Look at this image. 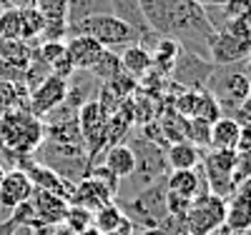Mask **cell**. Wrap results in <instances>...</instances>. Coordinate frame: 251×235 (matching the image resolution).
<instances>
[{"label": "cell", "mask_w": 251, "mask_h": 235, "mask_svg": "<svg viewBox=\"0 0 251 235\" xmlns=\"http://www.w3.org/2000/svg\"><path fill=\"white\" fill-rule=\"evenodd\" d=\"M186 140L194 143L199 150H208L211 148V123L199 120V118H188L186 120Z\"/></svg>", "instance_id": "cell-27"}, {"label": "cell", "mask_w": 251, "mask_h": 235, "mask_svg": "<svg viewBox=\"0 0 251 235\" xmlns=\"http://www.w3.org/2000/svg\"><path fill=\"white\" fill-rule=\"evenodd\" d=\"M100 85H103V83H100L91 70H75V73L68 78L66 100H63L60 108L66 110V113H71V115H78V110L83 108V105L98 98Z\"/></svg>", "instance_id": "cell-9"}, {"label": "cell", "mask_w": 251, "mask_h": 235, "mask_svg": "<svg viewBox=\"0 0 251 235\" xmlns=\"http://www.w3.org/2000/svg\"><path fill=\"white\" fill-rule=\"evenodd\" d=\"M71 35H88V38L98 40L106 50H116V53L133 45V43H141V35L128 23H123L121 18H116L113 13H103V15L80 20V23L68 28V38Z\"/></svg>", "instance_id": "cell-3"}, {"label": "cell", "mask_w": 251, "mask_h": 235, "mask_svg": "<svg viewBox=\"0 0 251 235\" xmlns=\"http://www.w3.org/2000/svg\"><path fill=\"white\" fill-rule=\"evenodd\" d=\"M66 88H68V80H63L58 75H50L48 80H43L38 88L30 93V100H28V110L43 120L46 115H50L58 105H63L66 100Z\"/></svg>", "instance_id": "cell-10"}, {"label": "cell", "mask_w": 251, "mask_h": 235, "mask_svg": "<svg viewBox=\"0 0 251 235\" xmlns=\"http://www.w3.org/2000/svg\"><path fill=\"white\" fill-rule=\"evenodd\" d=\"M226 220V200L219 195L196 198L183 215L188 235H214Z\"/></svg>", "instance_id": "cell-7"}, {"label": "cell", "mask_w": 251, "mask_h": 235, "mask_svg": "<svg viewBox=\"0 0 251 235\" xmlns=\"http://www.w3.org/2000/svg\"><path fill=\"white\" fill-rule=\"evenodd\" d=\"M118 58H121V68H123V73H128L131 78H136V80H141L146 73L151 70V50L149 48H143L141 43H133V45H128V48H123L121 53H118Z\"/></svg>", "instance_id": "cell-17"}, {"label": "cell", "mask_w": 251, "mask_h": 235, "mask_svg": "<svg viewBox=\"0 0 251 235\" xmlns=\"http://www.w3.org/2000/svg\"><path fill=\"white\" fill-rule=\"evenodd\" d=\"M5 3H8L10 8H15V10H23V8H33L35 0H5Z\"/></svg>", "instance_id": "cell-37"}, {"label": "cell", "mask_w": 251, "mask_h": 235, "mask_svg": "<svg viewBox=\"0 0 251 235\" xmlns=\"http://www.w3.org/2000/svg\"><path fill=\"white\" fill-rule=\"evenodd\" d=\"M123 220H126V215H123V210L116 203H111V205H106V208H100V210L93 213V225L103 235H113Z\"/></svg>", "instance_id": "cell-24"}, {"label": "cell", "mask_w": 251, "mask_h": 235, "mask_svg": "<svg viewBox=\"0 0 251 235\" xmlns=\"http://www.w3.org/2000/svg\"><path fill=\"white\" fill-rule=\"evenodd\" d=\"M166 163H169V170H194L201 163V150L188 140L171 143L166 148Z\"/></svg>", "instance_id": "cell-19"}, {"label": "cell", "mask_w": 251, "mask_h": 235, "mask_svg": "<svg viewBox=\"0 0 251 235\" xmlns=\"http://www.w3.org/2000/svg\"><path fill=\"white\" fill-rule=\"evenodd\" d=\"M201 168L206 173L211 195H219L224 200L234 195V190H236V183H234L236 150H216V148L201 150Z\"/></svg>", "instance_id": "cell-6"}, {"label": "cell", "mask_w": 251, "mask_h": 235, "mask_svg": "<svg viewBox=\"0 0 251 235\" xmlns=\"http://www.w3.org/2000/svg\"><path fill=\"white\" fill-rule=\"evenodd\" d=\"M80 235H103V233H100V230H98V228H96V225H91V228H88V230H83V233H80Z\"/></svg>", "instance_id": "cell-42"}, {"label": "cell", "mask_w": 251, "mask_h": 235, "mask_svg": "<svg viewBox=\"0 0 251 235\" xmlns=\"http://www.w3.org/2000/svg\"><path fill=\"white\" fill-rule=\"evenodd\" d=\"M208 53H211L214 65H239V63H244L251 55V43L219 30L211 40V50Z\"/></svg>", "instance_id": "cell-14"}, {"label": "cell", "mask_w": 251, "mask_h": 235, "mask_svg": "<svg viewBox=\"0 0 251 235\" xmlns=\"http://www.w3.org/2000/svg\"><path fill=\"white\" fill-rule=\"evenodd\" d=\"M53 75V70H50V65L46 60H40L38 58V53H33V58H30V63L25 65V70H23V83H25V88H28V93H33L35 88L43 80H48Z\"/></svg>", "instance_id": "cell-26"}, {"label": "cell", "mask_w": 251, "mask_h": 235, "mask_svg": "<svg viewBox=\"0 0 251 235\" xmlns=\"http://www.w3.org/2000/svg\"><path fill=\"white\" fill-rule=\"evenodd\" d=\"M241 235H251V228H249V230H244V233H241Z\"/></svg>", "instance_id": "cell-44"}, {"label": "cell", "mask_w": 251, "mask_h": 235, "mask_svg": "<svg viewBox=\"0 0 251 235\" xmlns=\"http://www.w3.org/2000/svg\"><path fill=\"white\" fill-rule=\"evenodd\" d=\"M103 13H113L111 0H68V28L86 18L103 15Z\"/></svg>", "instance_id": "cell-22"}, {"label": "cell", "mask_w": 251, "mask_h": 235, "mask_svg": "<svg viewBox=\"0 0 251 235\" xmlns=\"http://www.w3.org/2000/svg\"><path fill=\"white\" fill-rule=\"evenodd\" d=\"M194 118H199V120H206V123H216L219 118H221V110H219V103L208 95L206 90H201L199 93V98H196V108H194Z\"/></svg>", "instance_id": "cell-30"}, {"label": "cell", "mask_w": 251, "mask_h": 235, "mask_svg": "<svg viewBox=\"0 0 251 235\" xmlns=\"http://www.w3.org/2000/svg\"><path fill=\"white\" fill-rule=\"evenodd\" d=\"M40 143H43V120H38L30 110L18 108L0 115V145L13 160V168L18 158L33 155Z\"/></svg>", "instance_id": "cell-1"}, {"label": "cell", "mask_w": 251, "mask_h": 235, "mask_svg": "<svg viewBox=\"0 0 251 235\" xmlns=\"http://www.w3.org/2000/svg\"><path fill=\"white\" fill-rule=\"evenodd\" d=\"M18 228V223L13 220V215H10V220H5V223H0V235H13V230Z\"/></svg>", "instance_id": "cell-38"}, {"label": "cell", "mask_w": 251, "mask_h": 235, "mask_svg": "<svg viewBox=\"0 0 251 235\" xmlns=\"http://www.w3.org/2000/svg\"><path fill=\"white\" fill-rule=\"evenodd\" d=\"M216 70V65L211 60H206V58H199L194 53H188L181 48L176 63H174V70H171V80L176 85H181V88L186 90H196L201 93L206 88V83L208 78H211V73Z\"/></svg>", "instance_id": "cell-8"}, {"label": "cell", "mask_w": 251, "mask_h": 235, "mask_svg": "<svg viewBox=\"0 0 251 235\" xmlns=\"http://www.w3.org/2000/svg\"><path fill=\"white\" fill-rule=\"evenodd\" d=\"M3 175H5V168H3V165H0V180H3Z\"/></svg>", "instance_id": "cell-43"}, {"label": "cell", "mask_w": 251, "mask_h": 235, "mask_svg": "<svg viewBox=\"0 0 251 235\" xmlns=\"http://www.w3.org/2000/svg\"><path fill=\"white\" fill-rule=\"evenodd\" d=\"M231 198H241V200L251 203V175L236 185V190H234V195H231Z\"/></svg>", "instance_id": "cell-35"}, {"label": "cell", "mask_w": 251, "mask_h": 235, "mask_svg": "<svg viewBox=\"0 0 251 235\" xmlns=\"http://www.w3.org/2000/svg\"><path fill=\"white\" fill-rule=\"evenodd\" d=\"M239 140H241V125L236 118L221 115L211 125V148H216V150H236Z\"/></svg>", "instance_id": "cell-18"}, {"label": "cell", "mask_w": 251, "mask_h": 235, "mask_svg": "<svg viewBox=\"0 0 251 235\" xmlns=\"http://www.w3.org/2000/svg\"><path fill=\"white\" fill-rule=\"evenodd\" d=\"M30 208H33V215H35V223H33V230L38 228H46V225H60L63 218H66V210H68V200L60 198L55 193H48V190H33L30 195Z\"/></svg>", "instance_id": "cell-11"}, {"label": "cell", "mask_w": 251, "mask_h": 235, "mask_svg": "<svg viewBox=\"0 0 251 235\" xmlns=\"http://www.w3.org/2000/svg\"><path fill=\"white\" fill-rule=\"evenodd\" d=\"M50 70H53V75H58V78H63V80H68V78L75 73V65L71 63V58H68V53H66V55H60V58L53 63Z\"/></svg>", "instance_id": "cell-34"}, {"label": "cell", "mask_w": 251, "mask_h": 235, "mask_svg": "<svg viewBox=\"0 0 251 235\" xmlns=\"http://www.w3.org/2000/svg\"><path fill=\"white\" fill-rule=\"evenodd\" d=\"M226 228H231L236 233H244L251 228V203L241 200V198H228L226 200Z\"/></svg>", "instance_id": "cell-23"}, {"label": "cell", "mask_w": 251, "mask_h": 235, "mask_svg": "<svg viewBox=\"0 0 251 235\" xmlns=\"http://www.w3.org/2000/svg\"><path fill=\"white\" fill-rule=\"evenodd\" d=\"M181 53V45H178V40L174 38H158V43L153 45L151 50V63H153V70L166 75V78H171V70H174V63Z\"/></svg>", "instance_id": "cell-21"}, {"label": "cell", "mask_w": 251, "mask_h": 235, "mask_svg": "<svg viewBox=\"0 0 251 235\" xmlns=\"http://www.w3.org/2000/svg\"><path fill=\"white\" fill-rule=\"evenodd\" d=\"M234 118L239 120V125H251V95L246 98V103L239 108V113H236Z\"/></svg>", "instance_id": "cell-36"}, {"label": "cell", "mask_w": 251, "mask_h": 235, "mask_svg": "<svg viewBox=\"0 0 251 235\" xmlns=\"http://www.w3.org/2000/svg\"><path fill=\"white\" fill-rule=\"evenodd\" d=\"M194 200H186L176 193H171V190H166V210H169V215H176V218H183L188 208H191Z\"/></svg>", "instance_id": "cell-32"}, {"label": "cell", "mask_w": 251, "mask_h": 235, "mask_svg": "<svg viewBox=\"0 0 251 235\" xmlns=\"http://www.w3.org/2000/svg\"><path fill=\"white\" fill-rule=\"evenodd\" d=\"M111 203H116V193L108 185H103L98 178H93V175L80 178L75 183V188H73V195H71V205L88 208L91 213L106 208Z\"/></svg>", "instance_id": "cell-12"}, {"label": "cell", "mask_w": 251, "mask_h": 235, "mask_svg": "<svg viewBox=\"0 0 251 235\" xmlns=\"http://www.w3.org/2000/svg\"><path fill=\"white\" fill-rule=\"evenodd\" d=\"M33 190L35 188H33L30 178L25 175V170L10 168V170H5L3 180H0V205L8 208V210H15L18 205L30 200Z\"/></svg>", "instance_id": "cell-13"}, {"label": "cell", "mask_w": 251, "mask_h": 235, "mask_svg": "<svg viewBox=\"0 0 251 235\" xmlns=\"http://www.w3.org/2000/svg\"><path fill=\"white\" fill-rule=\"evenodd\" d=\"M10 215H13V210H8V208H3V205H0V223L10 220Z\"/></svg>", "instance_id": "cell-40"}, {"label": "cell", "mask_w": 251, "mask_h": 235, "mask_svg": "<svg viewBox=\"0 0 251 235\" xmlns=\"http://www.w3.org/2000/svg\"><path fill=\"white\" fill-rule=\"evenodd\" d=\"M111 10H113L116 18H121L123 23H128V25L141 35V45H143V48L153 50V45L158 43L161 35H156V33L149 28V23H146V18H143V13H141V3H138V0H111Z\"/></svg>", "instance_id": "cell-15"}, {"label": "cell", "mask_w": 251, "mask_h": 235, "mask_svg": "<svg viewBox=\"0 0 251 235\" xmlns=\"http://www.w3.org/2000/svg\"><path fill=\"white\" fill-rule=\"evenodd\" d=\"M203 90L219 103L221 115L234 118L246 103V98L251 95V80L244 75V63H239V65H216Z\"/></svg>", "instance_id": "cell-2"}, {"label": "cell", "mask_w": 251, "mask_h": 235, "mask_svg": "<svg viewBox=\"0 0 251 235\" xmlns=\"http://www.w3.org/2000/svg\"><path fill=\"white\" fill-rule=\"evenodd\" d=\"M33 158L71 183H78L80 178H86L91 170L86 145H60V143L43 140L38 145V150L33 153Z\"/></svg>", "instance_id": "cell-4"}, {"label": "cell", "mask_w": 251, "mask_h": 235, "mask_svg": "<svg viewBox=\"0 0 251 235\" xmlns=\"http://www.w3.org/2000/svg\"><path fill=\"white\" fill-rule=\"evenodd\" d=\"M244 75H246V78L251 80V55H249V58L244 60Z\"/></svg>", "instance_id": "cell-41"}, {"label": "cell", "mask_w": 251, "mask_h": 235, "mask_svg": "<svg viewBox=\"0 0 251 235\" xmlns=\"http://www.w3.org/2000/svg\"><path fill=\"white\" fill-rule=\"evenodd\" d=\"M111 173L118 175V180H126L133 175L136 170V158H133V150L128 148V143H121V145H113L106 150V160H103Z\"/></svg>", "instance_id": "cell-20"}, {"label": "cell", "mask_w": 251, "mask_h": 235, "mask_svg": "<svg viewBox=\"0 0 251 235\" xmlns=\"http://www.w3.org/2000/svg\"><path fill=\"white\" fill-rule=\"evenodd\" d=\"M38 58L40 60H46L48 65H53V63L60 58V55H66V40H50V43H43L38 50Z\"/></svg>", "instance_id": "cell-31"}, {"label": "cell", "mask_w": 251, "mask_h": 235, "mask_svg": "<svg viewBox=\"0 0 251 235\" xmlns=\"http://www.w3.org/2000/svg\"><path fill=\"white\" fill-rule=\"evenodd\" d=\"M226 20H234V18H241L251 10V0H226V3L221 5Z\"/></svg>", "instance_id": "cell-33"}, {"label": "cell", "mask_w": 251, "mask_h": 235, "mask_svg": "<svg viewBox=\"0 0 251 235\" xmlns=\"http://www.w3.org/2000/svg\"><path fill=\"white\" fill-rule=\"evenodd\" d=\"M66 53L75 65V70H91L100 60V55L106 53V48L88 35H71L66 40Z\"/></svg>", "instance_id": "cell-16"}, {"label": "cell", "mask_w": 251, "mask_h": 235, "mask_svg": "<svg viewBox=\"0 0 251 235\" xmlns=\"http://www.w3.org/2000/svg\"><path fill=\"white\" fill-rule=\"evenodd\" d=\"M33 8L43 23H68V0H35Z\"/></svg>", "instance_id": "cell-25"}, {"label": "cell", "mask_w": 251, "mask_h": 235, "mask_svg": "<svg viewBox=\"0 0 251 235\" xmlns=\"http://www.w3.org/2000/svg\"><path fill=\"white\" fill-rule=\"evenodd\" d=\"M13 235H35V230L28 228V225H18V228L13 230Z\"/></svg>", "instance_id": "cell-39"}, {"label": "cell", "mask_w": 251, "mask_h": 235, "mask_svg": "<svg viewBox=\"0 0 251 235\" xmlns=\"http://www.w3.org/2000/svg\"><path fill=\"white\" fill-rule=\"evenodd\" d=\"M63 225H66L68 230H73L75 235H80L83 230H88L93 225V213L88 208H80V205H68Z\"/></svg>", "instance_id": "cell-29"}, {"label": "cell", "mask_w": 251, "mask_h": 235, "mask_svg": "<svg viewBox=\"0 0 251 235\" xmlns=\"http://www.w3.org/2000/svg\"><path fill=\"white\" fill-rule=\"evenodd\" d=\"M116 205L133 223L136 230L158 228L161 220L169 215V210H166V178L149 185L146 190H141L138 195H133L128 200H116Z\"/></svg>", "instance_id": "cell-5"}, {"label": "cell", "mask_w": 251, "mask_h": 235, "mask_svg": "<svg viewBox=\"0 0 251 235\" xmlns=\"http://www.w3.org/2000/svg\"><path fill=\"white\" fill-rule=\"evenodd\" d=\"M91 73L106 85V83H111L118 73H123V68H121V58H118V53L116 50H106L100 55V60L96 63V65L91 68Z\"/></svg>", "instance_id": "cell-28"}]
</instances>
